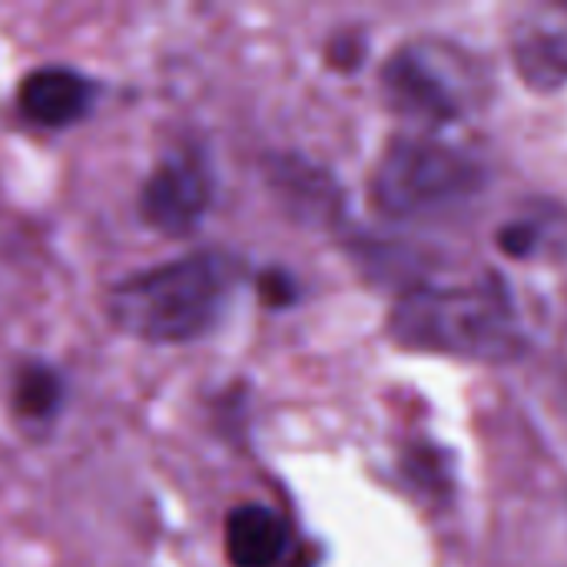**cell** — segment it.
Listing matches in <instances>:
<instances>
[{"label": "cell", "instance_id": "obj_6", "mask_svg": "<svg viewBox=\"0 0 567 567\" xmlns=\"http://www.w3.org/2000/svg\"><path fill=\"white\" fill-rule=\"evenodd\" d=\"M512 56L535 90L567 83V3L528 7L512 30Z\"/></svg>", "mask_w": 567, "mask_h": 567}, {"label": "cell", "instance_id": "obj_8", "mask_svg": "<svg viewBox=\"0 0 567 567\" xmlns=\"http://www.w3.org/2000/svg\"><path fill=\"white\" fill-rule=\"evenodd\" d=\"M223 545L233 567H276L289 548V528L266 505H239L226 518Z\"/></svg>", "mask_w": 567, "mask_h": 567}, {"label": "cell", "instance_id": "obj_9", "mask_svg": "<svg viewBox=\"0 0 567 567\" xmlns=\"http://www.w3.org/2000/svg\"><path fill=\"white\" fill-rule=\"evenodd\" d=\"M10 405H13V415L23 425L53 422L60 405H63V379H60V372L43 365V362H23L17 369V375H13Z\"/></svg>", "mask_w": 567, "mask_h": 567}, {"label": "cell", "instance_id": "obj_1", "mask_svg": "<svg viewBox=\"0 0 567 567\" xmlns=\"http://www.w3.org/2000/svg\"><path fill=\"white\" fill-rule=\"evenodd\" d=\"M239 262L219 249H199L146 272L126 276L110 289V322L143 342H196L226 316Z\"/></svg>", "mask_w": 567, "mask_h": 567}, {"label": "cell", "instance_id": "obj_5", "mask_svg": "<svg viewBox=\"0 0 567 567\" xmlns=\"http://www.w3.org/2000/svg\"><path fill=\"white\" fill-rule=\"evenodd\" d=\"M213 203V173L196 146L169 150L140 189V219L163 236H189L199 229Z\"/></svg>", "mask_w": 567, "mask_h": 567}, {"label": "cell", "instance_id": "obj_3", "mask_svg": "<svg viewBox=\"0 0 567 567\" xmlns=\"http://www.w3.org/2000/svg\"><path fill=\"white\" fill-rule=\"evenodd\" d=\"M482 169L455 146L432 136H399L372 173V203L395 219H422L468 203Z\"/></svg>", "mask_w": 567, "mask_h": 567}, {"label": "cell", "instance_id": "obj_2", "mask_svg": "<svg viewBox=\"0 0 567 567\" xmlns=\"http://www.w3.org/2000/svg\"><path fill=\"white\" fill-rule=\"evenodd\" d=\"M389 329L405 349L482 365L512 362L525 346L518 312L498 279L412 289L395 302Z\"/></svg>", "mask_w": 567, "mask_h": 567}, {"label": "cell", "instance_id": "obj_7", "mask_svg": "<svg viewBox=\"0 0 567 567\" xmlns=\"http://www.w3.org/2000/svg\"><path fill=\"white\" fill-rule=\"evenodd\" d=\"M96 93H100V86L80 70L40 66L20 80L17 106L30 123L43 126V130H63L90 113Z\"/></svg>", "mask_w": 567, "mask_h": 567}, {"label": "cell", "instance_id": "obj_10", "mask_svg": "<svg viewBox=\"0 0 567 567\" xmlns=\"http://www.w3.org/2000/svg\"><path fill=\"white\" fill-rule=\"evenodd\" d=\"M259 289H262V299L272 302V306H282V302L292 299V282L282 272H266L262 282H259Z\"/></svg>", "mask_w": 567, "mask_h": 567}, {"label": "cell", "instance_id": "obj_4", "mask_svg": "<svg viewBox=\"0 0 567 567\" xmlns=\"http://www.w3.org/2000/svg\"><path fill=\"white\" fill-rule=\"evenodd\" d=\"M382 93L392 110L439 126L462 120L482 96V70L445 40H415L392 53L382 70Z\"/></svg>", "mask_w": 567, "mask_h": 567}]
</instances>
